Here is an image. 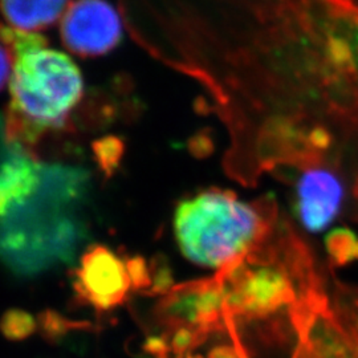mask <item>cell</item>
<instances>
[{
  "label": "cell",
  "mask_w": 358,
  "mask_h": 358,
  "mask_svg": "<svg viewBox=\"0 0 358 358\" xmlns=\"http://www.w3.org/2000/svg\"><path fill=\"white\" fill-rule=\"evenodd\" d=\"M72 0H0V13L17 31L38 34L62 19Z\"/></svg>",
  "instance_id": "9c48e42d"
},
{
  "label": "cell",
  "mask_w": 358,
  "mask_h": 358,
  "mask_svg": "<svg viewBox=\"0 0 358 358\" xmlns=\"http://www.w3.org/2000/svg\"><path fill=\"white\" fill-rule=\"evenodd\" d=\"M13 64V53L10 51V48L0 40V92L7 84H10Z\"/></svg>",
  "instance_id": "8fae6325"
},
{
  "label": "cell",
  "mask_w": 358,
  "mask_h": 358,
  "mask_svg": "<svg viewBox=\"0 0 358 358\" xmlns=\"http://www.w3.org/2000/svg\"><path fill=\"white\" fill-rule=\"evenodd\" d=\"M349 195L344 183L327 170L299 173L296 182V210L308 231L325 230L343 210Z\"/></svg>",
  "instance_id": "8992f818"
},
{
  "label": "cell",
  "mask_w": 358,
  "mask_h": 358,
  "mask_svg": "<svg viewBox=\"0 0 358 358\" xmlns=\"http://www.w3.org/2000/svg\"><path fill=\"white\" fill-rule=\"evenodd\" d=\"M280 217L276 198L254 202L231 190L211 187L179 202L174 234L182 254L207 268H229L262 243Z\"/></svg>",
  "instance_id": "277c9868"
},
{
  "label": "cell",
  "mask_w": 358,
  "mask_h": 358,
  "mask_svg": "<svg viewBox=\"0 0 358 358\" xmlns=\"http://www.w3.org/2000/svg\"><path fill=\"white\" fill-rule=\"evenodd\" d=\"M20 146L22 143L13 141L8 134L6 115H0V173Z\"/></svg>",
  "instance_id": "30bf717a"
},
{
  "label": "cell",
  "mask_w": 358,
  "mask_h": 358,
  "mask_svg": "<svg viewBox=\"0 0 358 358\" xmlns=\"http://www.w3.org/2000/svg\"><path fill=\"white\" fill-rule=\"evenodd\" d=\"M0 40L13 53L7 128L13 141L29 149L65 125L84 94V80L73 60L51 48L38 34L0 26Z\"/></svg>",
  "instance_id": "3957f363"
},
{
  "label": "cell",
  "mask_w": 358,
  "mask_h": 358,
  "mask_svg": "<svg viewBox=\"0 0 358 358\" xmlns=\"http://www.w3.org/2000/svg\"><path fill=\"white\" fill-rule=\"evenodd\" d=\"M158 28L226 130L229 178L327 170L358 214V0H166Z\"/></svg>",
  "instance_id": "6da1fadb"
},
{
  "label": "cell",
  "mask_w": 358,
  "mask_h": 358,
  "mask_svg": "<svg viewBox=\"0 0 358 358\" xmlns=\"http://www.w3.org/2000/svg\"><path fill=\"white\" fill-rule=\"evenodd\" d=\"M77 273L80 291L97 307L118 304L130 285V272L121 259L103 247H94L87 252Z\"/></svg>",
  "instance_id": "52a82bcc"
},
{
  "label": "cell",
  "mask_w": 358,
  "mask_h": 358,
  "mask_svg": "<svg viewBox=\"0 0 358 358\" xmlns=\"http://www.w3.org/2000/svg\"><path fill=\"white\" fill-rule=\"evenodd\" d=\"M87 170L41 164L35 192L0 217V259L13 271L38 273L75 255L85 238Z\"/></svg>",
  "instance_id": "7a4b0ae2"
},
{
  "label": "cell",
  "mask_w": 358,
  "mask_h": 358,
  "mask_svg": "<svg viewBox=\"0 0 358 358\" xmlns=\"http://www.w3.org/2000/svg\"><path fill=\"white\" fill-rule=\"evenodd\" d=\"M62 19L60 35L65 48L81 57L113 51L122 38L120 16L106 0H76Z\"/></svg>",
  "instance_id": "5b68a950"
},
{
  "label": "cell",
  "mask_w": 358,
  "mask_h": 358,
  "mask_svg": "<svg viewBox=\"0 0 358 358\" xmlns=\"http://www.w3.org/2000/svg\"><path fill=\"white\" fill-rule=\"evenodd\" d=\"M41 164L22 145L0 173V217L35 192Z\"/></svg>",
  "instance_id": "ba28073f"
}]
</instances>
